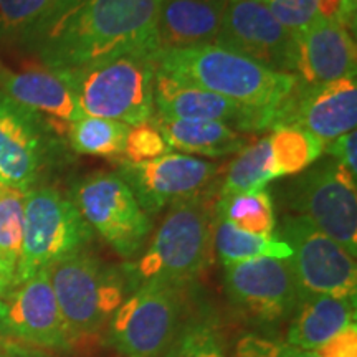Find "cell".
<instances>
[{"label": "cell", "instance_id": "1", "mask_svg": "<svg viewBox=\"0 0 357 357\" xmlns=\"http://www.w3.org/2000/svg\"><path fill=\"white\" fill-rule=\"evenodd\" d=\"M159 6L160 0H70L20 52L55 71L131 53L155 55Z\"/></svg>", "mask_w": 357, "mask_h": 357}, {"label": "cell", "instance_id": "2", "mask_svg": "<svg viewBox=\"0 0 357 357\" xmlns=\"http://www.w3.org/2000/svg\"><path fill=\"white\" fill-rule=\"evenodd\" d=\"M155 70L250 108L278 111L298 84L294 75L278 73L215 43L162 50Z\"/></svg>", "mask_w": 357, "mask_h": 357}, {"label": "cell", "instance_id": "3", "mask_svg": "<svg viewBox=\"0 0 357 357\" xmlns=\"http://www.w3.org/2000/svg\"><path fill=\"white\" fill-rule=\"evenodd\" d=\"M217 195L172 204L139 260L124 266L132 287L160 281L187 287L212 263Z\"/></svg>", "mask_w": 357, "mask_h": 357}, {"label": "cell", "instance_id": "4", "mask_svg": "<svg viewBox=\"0 0 357 357\" xmlns=\"http://www.w3.org/2000/svg\"><path fill=\"white\" fill-rule=\"evenodd\" d=\"M47 271L71 342L105 329L134 291L124 268L108 265L86 248L52 263Z\"/></svg>", "mask_w": 357, "mask_h": 357}, {"label": "cell", "instance_id": "5", "mask_svg": "<svg viewBox=\"0 0 357 357\" xmlns=\"http://www.w3.org/2000/svg\"><path fill=\"white\" fill-rule=\"evenodd\" d=\"M55 71V70H53ZM84 116L137 126L154 114V55L131 53L78 70L58 71Z\"/></svg>", "mask_w": 357, "mask_h": 357}, {"label": "cell", "instance_id": "6", "mask_svg": "<svg viewBox=\"0 0 357 357\" xmlns=\"http://www.w3.org/2000/svg\"><path fill=\"white\" fill-rule=\"evenodd\" d=\"M88 225L70 195L52 185L25 192L24 243L15 287L61 258L84 250L93 240Z\"/></svg>", "mask_w": 357, "mask_h": 357}, {"label": "cell", "instance_id": "7", "mask_svg": "<svg viewBox=\"0 0 357 357\" xmlns=\"http://www.w3.org/2000/svg\"><path fill=\"white\" fill-rule=\"evenodd\" d=\"M65 132L66 126L0 95V184L24 192L45 185L66 158Z\"/></svg>", "mask_w": 357, "mask_h": 357}, {"label": "cell", "instance_id": "8", "mask_svg": "<svg viewBox=\"0 0 357 357\" xmlns=\"http://www.w3.org/2000/svg\"><path fill=\"white\" fill-rule=\"evenodd\" d=\"M184 288L160 281L134 288L109 319V344L123 357L162 356L178 334Z\"/></svg>", "mask_w": 357, "mask_h": 357}, {"label": "cell", "instance_id": "9", "mask_svg": "<svg viewBox=\"0 0 357 357\" xmlns=\"http://www.w3.org/2000/svg\"><path fill=\"white\" fill-rule=\"evenodd\" d=\"M70 197L91 230L124 260L144 248L153 222L118 174H89L75 184Z\"/></svg>", "mask_w": 357, "mask_h": 357}, {"label": "cell", "instance_id": "10", "mask_svg": "<svg viewBox=\"0 0 357 357\" xmlns=\"http://www.w3.org/2000/svg\"><path fill=\"white\" fill-rule=\"evenodd\" d=\"M275 235L287 242L293 252L288 263L296 280L300 300L324 294L356 301V258L342 245L298 215L284 217Z\"/></svg>", "mask_w": 357, "mask_h": 357}, {"label": "cell", "instance_id": "11", "mask_svg": "<svg viewBox=\"0 0 357 357\" xmlns=\"http://www.w3.org/2000/svg\"><path fill=\"white\" fill-rule=\"evenodd\" d=\"M278 197L294 215L306 218L352 257L357 253V195L337 177L336 160L328 158L296 174Z\"/></svg>", "mask_w": 357, "mask_h": 357}, {"label": "cell", "instance_id": "12", "mask_svg": "<svg viewBox=\"0 0 357 357\" xmlns=\"http://www.w3.org/2000/svg\"><path fill=\"white\" fill-rule=\"evenodd\" d=\"M223 172L212 160L174 153L137 164L119 160L116 171L149 217L182 200L218 195Z\"/></svg>", "mask_w": 357, "mask_h": 357}, {"label": "cell", "instance_id": "13", "mask_svg": "<svg viewBox=\"0 0 357 357\" xmlns=\"http://www.w3.org/2000/svg\"><path fill=\"white\" fill-rule=\"evenodd\" d=\"M223 284L236 314L257 326L284 323L300 301L288 260L257 258L225 265Z\"/></svg>", "mask_w": 357, "mask_h": 357}, {"label": "cell", "instance_id": "14", "mask_svg": "<svg viewBox=\"0 0 357 357\" xmlns=\"http://www.w3.org/2000/svg\"><path fill=\"white\" fill-rule=\"evenodd\" d=\"M213 43L278 73L294 75V37L261 0H229Z\"/></svg>", "mask_w": 357, "mask_h": 357}, {"label": "cell", "instance_id": "15", "mask_svg": "<svg viewBox=\"0 0 357 357\" xmlns=\"http://www.w3.org/2000/svg\"><path fill=\"white\" fill-rule=\"evenodd\" d=\"M357 124L356 77L305 84L298 82L291 96L276 111L273 129L300 128L329 144Z\"/></svg>", "mask_w": 357, "mask_h": 357}, {"label": "cell", "instance_id": "16", "mask_svg": "<svg viewBox=\"0 0 357 357\" xmlns=\"http://www.w3.org/2000/svg\"><path fill=\"white\" fill-rule=\"evenodd\" d=\"M3 326L7 339L37 349L65 351L71 346L47 268L3 298Z\"/></svg>", "mask_w": 357, "mask_h": 357}, {"label": "cell", "instance_id": "17", "mask_svg": "<svg viewBox=\"0 0 357 357\" xmlns=\"http://www.w3.org/2000/svg\"><path fill=\"white\" fill-rule=\"evenodd\" d=\"M154 113L174 119L223 123L247 134L271 129L276 116V111L238 105L158 70L154 79Z\"/></svg>", "mask_w": 357, "mask_h": 357}, {"label": "cell", "instance_id": "18", "mask_svg": "<svg viewBox=\"0 0 357 357\" xmlns=\"http://www.w3.org/2000/svg\"><path fill=\"white\" fill-rule=\"evenodd\" d=\"M294 37V77L305 84L356 77V45L336 19L318 17Z\"/></svg>", "mask_w": 357, "mask_h": 357}, {"label": "cell", "instance_id": "19", "mask_svg": "<svg viewBox=\"0 0 357 357\" xmlns=\"http://www.w3.org/2000/svg\"><path fill=\"white\" fill-rule=\"evenodd\" d=\"M0 95L60 126H68L84 116L60 73L40 63L10 68L0 61Z\"/></svg>", "mask_w": 357, "mask_h": 357}, {"label": "cell", "instance_id": "20", "mask_svg": "<svg viewBox=\"0 0 357 357\" xmlns=\"http://www.w3.org/2000/svg\"><path fill=\"white\" fill-rule=\"evenodd\" d=\"M229 0H160L159 52L213 43Z\"/></svg>", "mask_w": 357, "mask_h": 357}, {"label": "cell", "instance_id": "21", "mask_svg": "<svg viewBox=\"0 0 357 357\" xmlns=\"http://www.w3.org/2000/svg\"><path fill=\"white\" fill-rule=\"evenodd\" d=\"M149 123L162 134L167 146L182 154L202 158H225L238 154L253 142V136L217 121L174 119L153 114Z\"/></svg>", "mask_w": 357, "mask_h": 357}, {"label": "cell", "instance_id": "22", "mask_svg": "<svg viewBox=\"0 0 357 357\" xmlns=\"http://www.w3.org/2000/svg\"><path fill=\"white\" fill-rule=\"evenodd\" d=\"M287 333V342L314 351L346 328L356 324V301L312 294L298 301Z\"/></svg>", "mask_w": 357, "mask_h": 357}, {"label": "cell", "instance_id": "23", "mask_svg": "<svg viewBox=\"0 0 357 357\" xmlns=\"http://www.w3.org/2000/svg\"><path fill=\"white\" fill-rule=\"evenodd\" d=\"M70 0H0V50H20Z\"/></svg>", "mask_w": 357, "mask_h": 357}, {"label": "cell", "instance_id": "24", "mask_svg": "<svg viewBox=\"0 0 357 357\" xmlns=\"http://www.w3.org/2000/svg\"><path fill=\"white\" fill-rule=\"evenodd\" d=\"M213 253L225 265L257 260V258H276L288 260L293 255L287 242L276 235H253L231 225L230 222L215 215L213 229Z\"/></svg>", "mask_w": 357, "mask_h": 357}, {"label": "cell", "instance_id": "25", "mask_svg": "<svg viewBox=\"0 0 357 357\" xmlns=\"http://www.w3.org/2000/svg\"><path fill=\"white\" fill-rule=\"evenodd\" d=\"M271 181H276V176L266 136L248 144L236 154L229 169L223 172L217 197H231V195L263 190Z\"/></svg>", "mask_w": 357, "mask_h": 357}, {"label": "cell", "instance_id": "26", "mask_svg": "<svg viewBox=\"0 0 357 357\" xmlns=\"http://www.w3.org/2000/svg\"><path fill=\"white\" fill-rule=\"evenodd\" d=\"M131 126L111 119L83 116L66 126V141L71 151L83 155L118 159L124 155Z\"/></svg>", "mask_w": 357, "mask_h": 357}, {"label": "cell", "instance_id": "27", "mask_svg": "<svg viewBox=\"0 0 357 357\" xmlns=\"http://www.w3.org/2000/svg\"><path fill=\"white\" fill-rule=\"evenodd\" d=\"M268 142L276 178L306 171L324 153V144L318 137L293 126L273 129Z\"/></svg>", "mask_w": 357, "mask_h": 357}, {"label": "cell", "instance_id": "28", "mask_svg": "<svg viewBox=\"0 0 357 357\" xmlns=\"http://www.w3.org/2000/svg\"><path fill=\"white\" fill-rule=\"evenodd\" d=\"M215 215L253 235L271 236L276 231L273 199L266 189L231 197H217Z\"/></svg>", "mask_w": 357, "mask_h": 357}, {"label": "cell", "instance_id": "29", "mask_svg": "<svg viewBox=\"0 0 357 357\" xmlns=\"http://www.w3.org/2000/svg\"><path fill=\"white\" fill-rule=\"evenodd\" d=\"M25 192L0 184V275L15 288L24 243Z\"/></svg>", "mask_w": 357, "mask_h": 357}, {"label": "cell", "instance_id": "30", "mask_svg": "<svg viewBox=\"0 0 357 357\" xmlns=\"http://www.w3.org/2000/svg\"><path fill=\"white\" fill-rule=\"evenodd\" d=\"M166 357H227L225 344L213 324L202 323L189 324L166 351Z\"/></svg>", "mask_w": 357, "mask_h": 357}, {"label": "cell", "instance_id": "31", "mask_svg": "<svg viewBox=\"0 0 357 357\" xmlns=\"http://www.w3.org/2000/svg\"><path fill=\"white\" fill-rule=\"evenodd\" d=\"M169 153H171V147L167 146L162 134L151 123H142L129 129L123 160L136 164L147 162V160L162 158Z\"/></svg>", "mask_w": 357, "mask_h": 357}, {"label": "cell", "instance_id": "32", "mask_svg": "<svg viewBox=\"0 0 357 357\" xmlns=\"http://www.w3.org/2000/svg\"><path fill=\"white\" fill-rule=\"evenodd\" d=\"M289 33L294 35L319 17V0H261Z\"/></svg>", "mask_w": 357, "mask_h": 357}, {"label": "cell", "instance_id": "33", "mask_svg": "<svg viewBox=\"0 0 357 357\" xmlns=\"http://www.w3.org/2000/svg\"><path fill=\"white\" fill-rule=\"evenodd\" d=\"M235 357H318L314 351L300 349L287 341L247 334L236 342Z\"/></svg>", "mask_w": 357, "mask_h": 357}, {"label": "cell", "instance_id": "34", "mask_svg": "<svg viewBox=\"0 0 357 357\" xmlns=\"http://www.w3.org/2000/svg\"><path fill=\"white\" fill-rule=\"evenodd\" d=\"M356 147H357V134L354 129V131L342 134V136H339L337 139H334L333 142H329V144H326L324 151L329 154V158L336 160V162L341 164V166H344L347 171L356 176L357 174Z\"/></svg>", "mask_w": 357, "mask_h": 357}, {"label": "cell", "instance_id": "35", "mask_svg": "<svg viewBox=\"0 0 357 357\" xmlns=\"http://www.w3.org/2000/svg\"><path fill=\"white\" fill-rule=\"evenodd\" d=\"M318 357H357V328L349 326L337 336L329 339L318 349H314Z\"/></svg>", "mask_w": 357, "mask_h": 357}, {"label": "cell", "instance_id": "36", "mask_svg": "<svg viewBox=\"0 0 357 357\" xmlns=\"http://www.w3.org/2000/svg\"><path fill=\"white\" fill-rule=\"evenodd\" d=\"M0 357H50L37 347L22 344V342L3 339L0 341Z\"/></svg>", "mask_w": 357, "mask_h": 357}, {"label": "cell", "instance_id": "37", "mask_svg": "<svg viewBox=\"0 0 357 357\" xmlns=\"http://www.w3.org/2000/svg\"><path fill=\"white\" fill-rule=\"evenodd\" d=\"M7 339L6 326H3V298H0V341Z\"/></svg>", "mask_w": 357, "mask_h": 357}, {"label": "cell", "instance_id": "38", "mask_svg": "<svg viewBox=\"0 0 357 357\" xmlns=\"http://www.w3.org/2000/svg\"><path fill=\"white\" fill-rule=\"evenodd\" d=\"M10 291H12L10 284H8L7 281H6V278H3V276L0 275V298H6Z\"/></svg>", "mask_w": 357, "mask_h": 357}, {"label": "cell", "instance_id": "39", "mask_svg": "<svg viewBox=\"0 0 357 357\" xmlns=\"http://www.w3.org/2000/svg\"><path fill=\"white\" fill-rule=\"evenodd\" d=\"M347 2H349V3H354V6H356V0H347Z\"/></svg>", "mask_w": 357, "mask_h": 357}]
</instances>
